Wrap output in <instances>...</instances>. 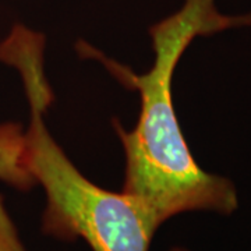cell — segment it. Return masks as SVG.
<instances>
[{
  "instance_id": "cell-1",
  "label": "cell",
  "mask_w": 251,
  "mask_h": 251,
  "mask_svg": "<svg viewBox=\"0 0 251 251\" xmlns=\"http://www.w3.org/2000/svg\"><path fill=\"white\" fill-rule=\"evenodd\" d=\"M244 27H251V11L224 14L216 0H184L181 9L150 28L155 60L145 74H135L85 42L78 44L82 56L102 62L123 85L140 94L134 128L126 131L113 120L126 156L122 191L135 198L158 226L188 211L230 215L239 206L233 183L204 171L190 152L173 105L172 80L196 38Z\"/></svg>"
},
{
  "instance_id": "cell-2",
  "label": "cell",
  "mask_w": 251,
  "mask_h": 251,
  "mask_svg": "<svg viewBox=\"0 0 251 251\" xmlns=\"http://www.w3.org/2000/svg\"><path fill=\"white\" fill-rule=\"evenodd\" d=\"M44 48L45 36L20 24L0 44V60L21 74L29 103L27 163L45 190L44 233L60 240L82 239L92 251H150L159 226L143 205L87 179L49 133L45 115L54 98L44 70Z\"/></svg>"
},
{
  "instance_id": "cell-3",
  "label": "cell",
  "mask_w": 251,
  "mask_h": 251,
  "mask_svg": "<svg viewBox=\"0 0 251 251\" xmlns=\"http://www.w3.org/2000/svg\"><path fill=\"white\" fill-rule=\"evenodd\" d=\"M0 180L18 190L36 184L27 163L25 133L17 123L0 125Z\"/></svg>"
},
{
  "instance_id": "cell-4",
  "label": "cell",
  "mask_w": 251,
  "mask_h": 251,
  "mask_svg": "<svg viewBox=\"0 0 251 251\" xmlns=\"http://www.w3.org/2000/svg\"><path fill=\"white\" fill-rule=\"evenodd\" d=\"M0 251H25L0 196Z\"/></svg>"
},
{
  "instance_id": "cell-5",
  "label": "cell",
  "mask_w": 251,
  "mask_h": 251,
  "mask_svg": "<svg viewBox=\"0 0 251 251\" xmlns=\"http://www.w3.org/2000/svg\"><path fill=\"white\" fill-rule=\"evenodd\" d=\"M171 251H188L186 249H181V247H175V249H172Z\"/></svg>"
}]
</instances>
